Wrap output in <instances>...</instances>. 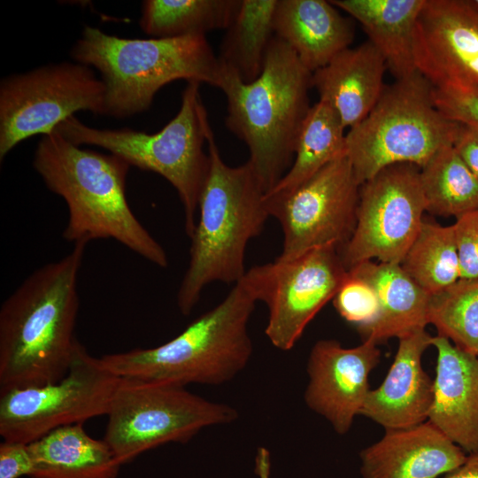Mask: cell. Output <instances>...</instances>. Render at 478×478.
<instances>
[{
  "label": "cell",
  "mask_w": 478,
  "mask_h": 478,
  "mask_svg": "<svg viewBox=\"0 0 478 478\" xmlns=\"http://www.w3.org/2000/svg\"><path fill=\"white\" fill-rule=\"evenodd\" d=\"M87 243L29 274L0 308V391L42 386L69 370L79 343L78 276Z\"/></svg>",
  "instance_id": "obj_1"
},
{
  "label": "cell",
  "mask_w": 478,
  "mask_h": 478,
  "mask_svg": "<svg viewBox=\"0 0 478 478\" xmlns=\"http://www.w3.org/2000/svg\"><path fill=\"white\" fill-rule=\"evenodd\" d=\"M33 166L67 205L65 240L113 239L157 266H168L166 251L128 204L126 180L131 166L124 159L81 149L54 129L39 141Z\"/></svg>",
  "instance_id": "obj_2"
},
{
  "label": "cell",
  "mask_w": 478,
  "mask_h": 478,
  "mask_svg": "<svg viewBox=\"0 0 478 478\" xmlns=\"http://www.w3.org/2000/svg\"><path fill=\"white\" fill-rule=\"evenodd\" d=\"M312 74L275 35L255 81L245 83L220 64L217 88L227 97L226 126L247 145L248 162L266 194L293 163L298 134L311 108Z\"/></svg>",
  "instance_id": "obj_3"
},
{
  "label": "cell",
  "mask_w": 478,
  "mask_h": 478,
  "mask_svg": "<svg viewBox=\"0 0 478 478\" xmlns=\"http://www.w3.org/2000/svg\"><path fill=\"white\" fill-rule=\"evenodd\" d=\"M206 143L210 167L190 237L189 262L177 293V305L183 315L191 313L207 285L215 281L235 284L243 277L246 247L270 217L266 192L251 164L227 165L212 127Z\"/></svg>",
  "instance_id": "obj_4"
},
{
  "label": "cell",
  "mask_w": 478,
  "mask_h": 478,
  "mask_svg": "<svg viewBox=\"0 0 478 478\" xmlns=\"http://www.w3.org/2000/svg\"><path fill=\"white\" fill-rule=\"evenodd\" d=\"M256 303L239 281L220 304L168 342L153 348L104 354L100 359L120 377L184 387L226 383L251 358L248 326Z\"/></svg>",
  "instance_id": "obj_5"
},
{
  "label": "cell",
  "mask_w": 478,
  "mask_h": 478,
  "mask_svg": "<svg viewBox=\"0 0 478 478\" xmlns=\"http://www.w3.org/2000/svg\"><path fill=\"white\" fill-rule=\"evenodd\" d=\"M95 67L106 87V115L122 119L147 111L156 93L177 80L217 87L220 64L205 35L121 38L86 26L71 51Z\"/></svg>",
  "instance_id": "obj_6"
},
{
  "label": "cell",
  "mask_w": 478,
  "mask_h": 478,
  "mask_svg": "<svg viewBox=\"0 0 478 478\" xmlns=\"http://www.w3.org/2000/svg\"><path fill=\"white\" fill-rule=\"evenodd\" d=\"M199 86L198 82H188L178 113L154 134L126 127L94 128L74 116L55 128L75 145L101 147L130 166L163 176L176 189L182 204L189 238L196 227L199 198L210 167L204 146L211 125Z\"/></svg>",
  "instance_id": "obj_7"
},
{
  "label": "cell",
  "mask_w": 478,
  "mask_h": 478,
  "mask_svg": "<svg viewBox=\"0 0 478 478\" xmlns=\"http://www.w3.org/2000/svg\"><path fill=\"white\" fill-rule=\"evenodd\" d=\"M433 85L420 73L385 87L368 115L345 135V156L359 185L397 164L422 167L453 145L461 124L436 107Z\"/></svg>",
  "instance_id": "obj_8"
},
{
  "label": "cell",
  "mask_w": 478,
  "mask_h": 478,
  "mask_svg": "<svg viewBox=\"0 0 478 478\" xmlns=\"http://www.w3.org/2000/svg\"><path fill=\"white\" fill-rule=\"evenodd\" d=\"M104 440L123 465L169 443H185L202 429L232 423L235 408L172 383L120 377L111 400Z\"/></svg>",
  "instance_id": "obj_9"
},
{
  "label": "cell",
  "mask_w": 478,
  "mask_h": 478,
  "mask_svg": "<svg viewBox=\"0 0 478 478\" xmlns=\"http://www.w3.org/2000/svg\"><path fill=\"white\" fill-rule=\"evenodd\" d=\"M79 111L106 115L105 84L89 66L61 62L4 78L0 159L22 141L50 134Z\"/></svg>",
  "instance_id": "obj_10"
},
{
  "label": "cell",
  "mask_w": 478,
  "mask_h": 478,
  "mask_svg": "<svg viewBox=\"0 0 478 478\" xmlns=\"http://www.w3.org/2000/svg\"><path fill=\"white\" fill-rule=\"evenodd\" d=\"M120 379L78 343L59 381L0 391V435L30 443L57 428L106 415Z\"/></svg>",
  "instance_id": "obj_11"
},
{
  "label": "cell",
  "mask_w": 478,
  "mask_h": 478,
  "mask_svg": "<svg viewBox=\"0 0 478 478\" xmlns=\"http://www.w3.org/2000/svg\"><path fill=\"white\" fill-rule=\"evenodd\" d=\"M347 276L339 248L327 245L252 266L240 281L257 302L267 306L265 334L275 348L286 351L296 345Z\"/></svg>",
  "instance_id": "obj_12"
},
{
  "label": "cell",
  "mask_w": 478,
  "mask_h": 478,
  "mask_svg": "<svg viewBox=\"0 0 478 478\" xmlns=\"http://www.w3.org/2000/svg\"><path fill=\"white\" fill-rule=\"evenodd\" d=\"M360 185L345 155L336 158L296 189L265 194L268 213L282 229L280 258L350 239L356 224Z\"/></svg>",
  "instance_id": "obj_13"
},
{
  "label": "cell",
  "mask_w": 478,
  "mask_h": 478,
  "mask_svg": "<svg viewBox=\"0 0 478 478\" xmlns=\"http://www.w3.org/2000/svg\"><path fill=\"white\" fill-rule=\"evenodd\" d=\"M420 173L417 166L397 164L360 185L355 227L339 249L347 270L374 258L401 263L424 220Z\"/></svg>",
  "instance_id": "obj_14"
},
{
  "label": "cell",
  "mask_w": 478,
  "mask_h": 478,
  "mask_svg": "<svg viewBox=\"0 0 478 478\" xmlns=\"http://www.w3.org/2000/svg\"><path fill=\"white\" fill-rule=\"evenodd\" d=\"M418 73L434 87L478 92V4L425 0L413 35Z\"/></svg>",
  "instance_id": "obj_15"
},
{
  "label": "cell",
  "mask_w": 478,
  "mask_h": 478,
  "mask_svg": "<svg viewBox=\"0 0 478 478\" xmlns=\"http://www.w3.org/2000/svg\"><path fill=\"white\" fill-rule=\"evenodd\" d=\"M380 358L381 351L372 340L351 348L336 340H319L307 360L305 405L337 434L348 433L371 389L369 375Z\"/></svg>",
  "instance_id": "obj_16"
},
{
  "label": "cell",
  "mask_w": 478,
  "mask_h": 478,
  "mask_svg": "<svg viewBox=\"0 0 478 478\" xmlns=\"http://www.w3.org/2000/svg\"><path fill=\"white\" fill-rule=\"evenodd\" d=\"M432 335L421 329L398 338V348L382 383L370 389L359 415L385 430L407 428L428 420L433 402V380L421 358L432 345Z\"/></svg>",
  "instance_id": "obj_17"
},
{
  "label": "cell",
  "mask_w": 478,
  "mask_h": 478,
  "mask_svg": "<svg viewBox=\"0 0 478 478\" xmlns=\"http://www.w3.org/2000/svg\"><path fill=\"white\" fill-rule=\"evenodd\" d=\"M466 452L427 420L386 430L359 453L361 478H438L459 467Z\"/></svg>",
  "instance_id": "obj_18"
},
{
  "label": "cell",
  "mask_w": 478,
  "mask_h": 478,
  "mask_svg": "<svg viewBox=\"0 0 478 478\" xmlns=\"http://www.w3.org/2000/svg\"><path fill=\"white\" fill-rule=\"evenodd\" d=\"M434 397L428 420L465 452L478 453V358L436 335Z\"/></svg>",
  "instance_id": "obj_19"
},
{
  "label": "cell",
  "mask_w": 478,
  "mask_h": 478,
  "mask_svg": "<svg viewBox=\"0 0 478 478\" xmlns=\"http://www.w3.org/2000/svg\"><path fill=\"white\" fill-rule=\"evenodd\" d=\"M386 62L369 41L338 53L312 74V85L320 101L338 114L344 128L362 121L373 110L385 89Z\"/></svg>",
  "instance_id": "obj_20"
},
{
  "label": "cell",
  "mask_w": 478,
  "mask_h": 478,
  "mask_svg": "<svg viewBox=\"0 0 478 478\" xmlns=\"http://www.w3.org/2000/svg\"><path fill=\"white\" fill-rule=\"evenodd\" d=\"M274 31L311 73L349 48L354 37L351 21L325 0H277Z\"/></svg>",
  "instance_id": "obj_21"
},
{
  "label": "cell",
  "mask_w": 478,
  "mask_h": 478,
  "mask_svg": "<svg viewBox=\"0 0 478 478\" xmlns=\"http://www.w3.org/2000/svg\"><path fill=\"white\" fill-rule=\"evenodd\" d=\"M367 282L379 300V314L367 327L358 329L364 340L377 344L425 329L428 323L430 295L421 289L399 264L368 260L348 270Z\"/></svg>",
  "instance_id": "obj_22"
},
{
  "label": "cell",
  "mask_w": 478,
  "mask_h": 478,
  "mask_svg": "<svg viewBox=\"0 0 478 478\" xmlns=\"http://www.w3.org/2000/svg\"><path fill=\"white\" fill-rule=\"evenodd\" d=\"M330 3L360 23L368 41L381 52L396 80L418 73L413 35L425 0H332Z\"/></svg>",
  "instance_id": "obj_23"
},
{
  "label": "cell",
  "mask_w": 478,
  "mask_h": 478,
  "mask_svg": "<svg viewBox=\"0 0 478 478\" xmlns=\"http://www.w3.org/2000/svg\"><path fill=\"white\" fill-rule=\"evenodd\" d=\"M28 445L34 463L29 478H118L122 466L82 423L57 428Z\"/></svg>",
  "instance_id": "obj_24"
},
{
  "label": "cell",
  "mask_w": 478,
  "mask_h": 478,
  "mask_svg": "<svg viewBox=\"0 0 478 478\" xmlns=\"http://www.w3.org/2000/svg\"><path fill=\"white\" fill-rule=\"evenodd\" d=\"M276 4L277 0H242L234 21L226 29L218 59L245 83L255 81L263 71L274 36Z\"/></svg>",
  "instance_id": "obj_25"
},
{
  "label": "cell",
  "mask_w": 478,
  "mask_h": 478,
  "mask_svg": "<svg viewBox=\"0 0 478 478\" xmlns=\"http://www.w3.org/2000/svg\"><path fill=\"white\" fill-rule=\"evenodd\" d=\"M344 130L338 114L328 104L319 100L312 105L301 126L290 168L266 194L290 191L345 155Z\"/></svg>",
  "instance_id": "obj_26"
},
{
  "label": "cell",
  "mask_w": 478,
  "mask_h": 478,
  "mask_svg": "<svg viewBox=\"0 0 478 478\" xmlns=\"http://www.w3.org/2000/svg\"><path fill=\"white\" fill-rule=\"evenodd\" d=\"M242 0H146L139 24L153 38L205 35L227 29Z\"/></svg>",
  "instance_id": "obj_27"
},
{
  "label": "cell",
  "mask_w": 478,
  "mask_h": 478,
  "mask_svg": "<svg viewBox=\"0 0 478 478\" xmlns=\"http://www.w3.org/2000/svg\"><path fill=\"white\" fill-rule=\"evenodd\" d=\"M420 169L427 212L457 219L478 210V181L452 145L440 149Z\"/></svg>",
  "instance_id": "obj_28"
},
{
  "label": "cell",
  "mask_w": 478,
  "mask_h": 478,
  "mask_svg": "<svg viewBox=\"0 0 478 478\" xmlns=\"http://www.w3.org/2000/svg\"><path fill=\"white\" fill-rule=\"evenodd\" d=\"M429 295L460 279V266L453 225L424 221L399 264Z\"/></svg>",
  "instance_id": "obj_29"
},
{
  "label": "cell",
  "mask_w": 478,
  "mask_h": 478,
  "mask_svg": "<svg viewBox=\"0 0 478 478\" xmlns=\"http://www.w3.org/2000/svg\"><path fill=\"white\" fill-rule=\"evenodd\" d=\"M428 323L438 335L478 356V279H459L430 295Z\"/></svg>",
  "instance_id": "obj_30"
},
{
  "label": "cell",
  "mask_w": 478,
  "mask_h": 478,
  "mask_svg": "<svg viewBox=\"0 0 478 478\" xmlns=\"http://www.w3.org/2000/svg\"><path fill=\"white\" fill-rule=\"evenodd\" d=\"M333 302L339 315L346 321L356 325L358 329L372 324L379 314V300L374 289L349 272Z\"/></svg>",
  "instance_id": "obj_31"
},
{
  "label": "cell",
  "mask_w": 478,
  "mask_h": 478,
  "mask_svg": "<svg viewBox=\"0 0 478 478\" xmlns=\"http://www.w3.org/2000/svg\"><path fill=\"white\" fill-rule=\"evenodd\" d=\"M433 98L436 107L448 119L478 129L477 91L455 87H434Z\"/></svg>",
  "instance_id": "obj_32"
},
{
  "label": "cell",
  "mask_w": 478,
  "mask_h": 478,
  "mask_svg": "<svg viewBox=\"0 0 478 478\" xmlns=\"http://www.w3.org/2000/svg\"><path fill=\"white\" fill-rule=\"evenodd\" d=\"M452 225L460 279H478V210L459 216Z\"/></svg>",
  "instance_id": "obj_33"
},
{
  "label": "cell",
  "mask_w": 478,
  "mask_h": 478,
  "mask_svg": "<svg viewBox=\"0 0 478 478\" xmlns=\"http://www.w3.org/2000/svg\"><path fill=\"white\" fill-rule=\"evenodd\" d=\"M33 466L28 443L7 440L0 443V478L29 476Z\"/></svg>",
  "instance_id": "obj_34"
},
{
  "label": "cell",
  "mask_w": 478,
  "mask_h": 478,
  "mask_svg": "<svg viewBox=\"0 0 478 478\" xmlns=\"http://www.w3.org/2000/svg\"><path fill=\"white\" fill-rule=\"evenodd\" d=\"M452 146L478 181V129L461 124Z\"/></svg>",
  "instance_id": "obj_35"
},
{
  "label": "cell",
  "mask_w": 478,
  "mask_h": 478,
  "mask_svg": "<svg viewBox=\"0 0 478 478\" xmlns=\"http://www.w3.org/2000/svg\"><path fill=\"white\" fill-rule=\"evenodd\" d=\"M443 478H478V453H469L466 460Z\"/></svg>",
  "instance_id": "obj_36"
},
{
  "label": "cell",
  "mask_w": 478,
  "mask_h": 478,
  "mask_svg": "<svg viewBox=\"0 0 478 478\" xmlns=\"http://www.w3.org/2000/svg\"><path fill=\"white\" fill-rule=\"evenodd\" d=\"M255 473L258 478H270L271 456L265 447H258L255 457Z\"/></svg>",
  "instance_id": "obj_37"
},
{
  "label": "cell",
  "mask_w": 478,
  "mask_h": 478,
  "mask_svg": "<svg viewBox=\"0 0 478 478\" xmlns=\"http://www.w3.org/2000/svg\"><path fill=\"white\" fill-rule=\"evenodd\" d=\"M474 1H475V3L478 4V0H474Z\"/></svg>",
  "instance_id": "obj_38"
},
{
  "label": "cell",
  "mask_w": 478,
  "mask_h": 478,
  "mask_svg": "<svg viewBox=\"0 0 478 478\" xmlns=\"http://www.w3.org/2000/svg\"><path fill=\"white\" fill-rule=\"evenodd\" d=\"M477 358H478V356H477Z\"/></svg>",
  "instance_id": "obj_39"
}]
</instances>
